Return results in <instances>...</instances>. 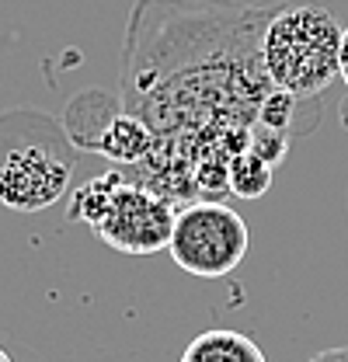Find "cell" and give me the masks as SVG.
<instances>
[{
  "label": "cell",
  "mask_w": 348,
  "mask_h": 362,
  "mask_svg": "<svg viewBox=\"0 0 348 362\" xmlns=\"http://www.w3.org/2000/svg\"><path fill=\"white\" fill-rule=\"evenodd\" d=\"M74 178V143L35 108L0 119V206L42 213L56 206Z\"/></svg>",
  "instance_id": "1"
},
{
  "label": "cell",
  "mask_w": 348,
  "mask_h": 362,
  "mask_svg": "<svg viewBox=\"0 0 348 362\" xmlns=\"http://www.w3.org/2000/svg\"><path fill=\"white\" fill-rule=\"evenodd\" d=\"M342 25L324 7H279L261 32V70L293 98H320L342 77Z\"/></svg>",
  "instance_id": "2"
},
{
  "label": "cell",
  "mask_w": 348,
  "mask_h": 362,
  "mask_svg": "<svg viewBox=\"0 0 348 362\" xmlns=\"http://www.w3.org/2000/svg\"><path fill=\"white\" fill-rule=\"evenodd\" d=\"M248 223L223 202L185 206L174 220L168 255L174 265L195 279H223L248 255Z\"/></svg>",
  "instance_id": "3"
},
{
  "label": "cell",
  "mask_w": 348,
  "mask_h": 362,
  "mask_svg": "<svg viewBox=\"0 0 348 362\" xmlns=\"http://www.w3.org/2000/svg\"><path fill=\"white\" fill-rule=\"evenodd\" d=\"M174 213L171 199H164L161 192L136 185V181L122 178V185L112 192L105 213L98 216V223L91 226L112 251L122 255H157L168 251L174 230Z\"/></svg>",
  "instance_id": "4"
},
{
  "label": "cell",
  "mask_w": 348,
  "mask_h": 362,
  "mask_svg": "<svg viewBox=\"0 0 348 362\" xmlns=\"http://www.w3.org/2000/svg\"><path fill=\"white\" fill-rule=\"evenodd\" d=\"M94 153H101L105 160L112 164H122V168H132L139 160H146L153 150H157V133L136 115L129 108H122L105 129L94 139L91 146Z\"/></svg>",
  "instance_id": "5"
},
{
  "label": "cell",
  "mask_w": 348,
  "mask_h": 362,
  "mask_svg": "<svg viewBox=\"0 0 348 362\" xmlns=\"http://www.w3.org/2000/svg\"><path fill=\"white\" fill-rule=\"evenodd\" d=\"M181 362H268L261 345L251 334L230 331V327H209L188 341Z\"/></svg>",
  "instance_id": "6"
},
{
  "label": "cell",
  "mask_w": 348,
  "mask_h": 362,
  "mask_svg": "<svg viewBox=\"0 0 348 362\" xmlns=\"http://www.w3.org/2000/svg\"><path fill=\"white\" fill-rule=\"evenodd\" d=\"M122 178H126L122 171H105V175H98V178L84 181L77 192H70L66 220H77V223L94 226V223H98V216L105 213V206H108L112 192L122 185Z\"/></svg>",
  "instance_id": "7"
},
{
  "label": "cell",
  "mask_w": 348,
  "mask_h": 362,
  "mask_svg": "<svg viewBox=\"0 0 348 362\" xmlns=\"http://www.w3.org/2000/svg\"><path fill=\"white\" fill-rule=\"evenodd\" d=\"M272 171L275 168H268L251 150H240L226 168V192L237 199H261L272 188Z\"/></svg>",
  "instance_id": "8"
},
{
  "label": "cell",
  "mask_w": 348,
  "mask_h": 362,
  "mask_svg": "<svg viewBox=\"0 0 348 362\" xmlns=\"http://www.w3.org/2000/svg\"><path fill=\"white\" fill-rule=\"evenodd\" d=\"M296 108H300V98H293L289 90H282V88H268L265 98L258 101L255 126L275 129V133H289L293 122H296Z\"/></svg>",
  "instance_id": "9"
},
{
  "label": "cell",
  "mask_w": 348,
  "mask_h": 362,
  "mask_svg": "<svg viewBox=\"0 0 348 362\" xmlns=\"http://www.w3.org/2000/svg\"><path fill=\"white\" fill-rule=\"evenodd\" d=\"M248 150L261 157L268 168H279L286 150H289V133H275V129H265V126H251V139H248Z\"/></svg>",
  "instance_id": "10"
},
{
  "label": "cell",
  "mask_w": 348,
  "mask_h": 362,
  "mask_svg": "<svg viewBox=\"0 0 348 362\" xmlns=\"http://www.w3.org/2000/svg\"><path fill=\"white\" fill-rule=\"evenodd\" d=\"M310 362H348V349H327V352H317Z\"/></svg>",
  "instance_id": "11"
},
{
  "label": "cell",
  "mask_w": 348,
  "mask_h": 362,
  "mask_svg": "<svg viewBox=\"0 0 348 362\" xmlns=\"http://www.w3.org/2000/svg\"><path fill=\"white\" fill-rule=\"evenodd\" d=\"M342 81H345V88H348V28L342 32Z\"/></svg>",
  "instance_id": "12"
},
{
  "label": "cell",
  "mask_w": 348,
  "mask_h": 362,
  "mask_svg": "<svg viewBox=\"0 0 348 362\" xmlns=\"http://www.w3.org/2000/svg\"><path fill=\"white\" fill-rule=\"evenodd\" d=\"M0 362H14V359H11V356H7V352H4V349H0Z\"/></svg>",
  "instance_id": "13"
}]
</instances>
